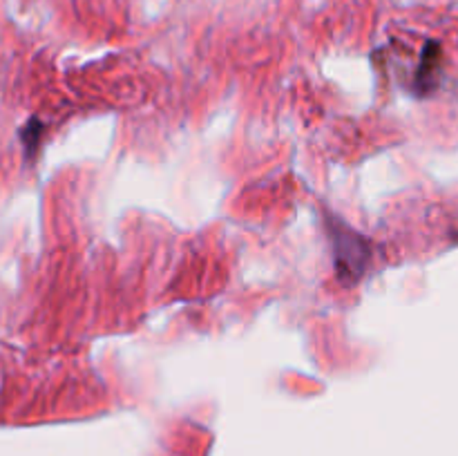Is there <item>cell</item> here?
Returning <instances> with one entry per match:
<instances>
[{
	"instance_id": "6da1fadb",
	"label": "cell",
	"mask_w": 458,
	"mask_h": 456,
	"mask_svg": "<svg viewBox=\"0 0 458 456\" xmlns=\"http://www.w3.org/2000/svg\"><path fill=\"white\" fill-rule=\"evenodd\" d=\"M40 130H43V125H40L38 119H31L30 123H27L25 128H22L21 141H22V148H25L27 156H34L36 155V148H38Z\"/></svg>"
}]
</instances>
